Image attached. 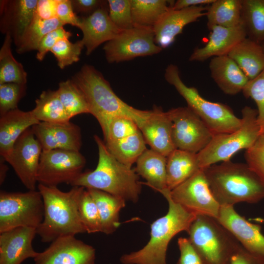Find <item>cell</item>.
I'll return each mask as SVG.
<instances>
[{"label": "cell", "mask_w": 264, "mask_h": 264, "mask_svg": "<svg viewBox=\"0 0 264 264\" xmlns=\"http://www.w3.org/2000/svg\"><path fill=\"white\" fill-rule=\"evenodd\" d=\"M71 80L84 94L89 113L98 121L104 137L113 118L123 116L131 118L139 129L151 113V110L135 109L121 100L102 73L91 65H84Z\"/></svg>", "instance_id": "obj_1"}, {"label": "cell", "mask_w": 264, "mask_h": 264, "mask_svg": "<svg viewBox=\"0 0 264 264\" xmlns=\"http://www.w3.org/2000/svg\"><path fill=\"white\" fill-rule=\"evenodd\" d=\"M94 139L98 149V162L93 171L82 172L69 185L101 190L125 201L136 202L141 191L134 169L117 160L98 135Z\"/></svg>", "instance_id": "obj_2"}, {"label": "cell", "mask_w": 264, "mask_h": 264, "mask_svg": "<svg viewBox=\"0 0 264 264\" xmlns=\"http://www.w3.org/2000/svg\"><path fill=\"white\" fill-rule=\"evenodd\" d=\"M85 189L72 186L69 191L63 192L57 186L38 184L44 216L36 232L42 242H51L60 237L86 232L79 212V201Z\"/></svg>", "instance_id": "obj_3"}, {"label": "cell", "mask_w": 264, "mask_h": 264, "mask_svg": "<svg viewBox=\"0 0 264 264\" xmlns=\"http://www.w3.org/2000/svg\"><path fill=\"white\" fill-rule=\"evenodd\" d=\"M209 188L220 206L257 203L264 198V186L246 164L230 160L203 169Z\"/></svg>", "instance_id": "obj_4"}, {"label": "cell", "mask_w": 264, "mask_h": 264, "mask_svg": "<svg viewBox=\"0 0 264 264\" xmlns=\"http://www.w3.org/2000/svg\"><path fill=\"white\" fill-rule=\"evenodd\" d=\"M167 189L161 194L169 204L167 213L151 225L150 239L141 249L123 255L120 258L123 264H167L166 254L172 238L181 231L188 232L196 216L174 202Z\"/></svg>", "instance_id": "obj_5"}, {"label": "cell", "mask_w": 264, "mask_h": 264, "mask_svg": "<svg viewBox=\"0 0 264 264\" xmlns=\"http://www.w3.org/2000/svg\"><path fill=\"white\" fill-rule=\"evenodd\" d=\"M187 233L202 264H229L242 246L225 227L211 217L197 216Z\"/></svg>", "instance_id": "obj_6"}, {"label": "cell", "mask_w": 264, "mask_h": 264, "mask_svg": "<svg viewBox=\"0 0 264 264\" xmlns=\"http://www.w3.org/2000/svg\"><path fill=\"white\" fill-rule=\"evenodd\" d=\"M164 77L173 86L187 103V107L202 120L213 135L230 133L238 130L242 119L238 118L227 105L213 102L203 98L197 89L187 86L180 78L178 67L170 64L165 69Z\"/></svg>", "instance_id": "obj_7"}, {"label": "cell", "mask_w": 264, "mask_h": 264, "mask_svg": "<svg viewBox=\"0 0 264 264\" xmlns=\"http://www.w3.org/2000/svg\"><path fill=\"white\" fill-rule=\"evenodd\" d=\"M240 128L230 133L213 135L207 146L198 153L200 169L230 160L241 150H247L252 146L261 134L257 120V109L245 106L242 110Z\"/></svg>", "instance_id": "obj_8"}, {"label": "cell", "mask_w": 264, "mask_h": 264, "mask_svg": "<svg viewBox=\"0 0 264 264\" xmlns=\"http://www.w3.org/2000/svg\"><path fill=\"white\" fill-rule=\"evenodd\" d=\"M44 205L38 190L0 192V233L19 227L37 229L43 220Z\"/></svg>", "instance_id": "obj_9"}, {"label": "cell", "mask_w": 264, "mask_h": 264, "mask_svg": "<svg viewBox=\"0 0 264 264\" xmlns=\"http://www.w3.org/2000/svg\"><path fill=\"white\" fill-rule=\"evenodd\" d=\"M110 63L128 61L139 57L160 53L162 48L155 42L153 27L134 26L121 30L103 47Z\"/></svg>", "instance_id": "obj_10"}, {"label": "cell", "mask_w": 264, "mask_h": 264, "mask_svg": "<svg viewBox=\"0 0 264 264\" xmlns=\"http://www.w3.org/2000/svg\"><path fill=\"white\" fill-rule=\"evenodd\" d=\"M86 159L80 152L62 149L43 151L37 182L47 186L70 184L83 172Z\"/></svg>", "instance_id": "obj_11"}, {"label": "cell", "mask_w": 264, "mask_h": 264, "mask_svg": "<svg viewBox=\"0 0 264 264\" xmlns=\"http://www.w3.org/2000/svg\"><path fill=\"white\" fill-rule=\"evenodd\" d=\"M172 121V136L176 149L198 154L209 143L213 134L189 107L168 111Z\"/></svg>", "instance_id": "obj_12"}, {"label": "cell", "mask_w": 264, "mask_h": 264, "mask_svg": "<svg viewBox=\"0 0 264 264\" xmlns=\"http://www.w3.org/2000/svg\"><path fill=\"white\" fill-rule=\"evenodd\" d=\"M170 196L174 202L196 216L216 219L219 216L220 206L214 198L202 169L170 191Z\"/></svg>", "instance_id": "obj_13"}, {"label": "cell", "mask_w": 264, "mask_h": 264, "mask_svg": "<svg viewBox=\"0 0 264 264\" xmlns=\"http://www.w3.org/2000/svg\"><path fill=\"white\" fill-rule=\"evenodd\" d=\"M42 148L31 128L26 130L15 143L4 160L13 168L28 190H36L37 177Z\"/></svg>", "instance_id": "obj_14"}, {"label": "cell", "mask_w": 264, "mask_h": 264, "mask_svg": "<svg viewBox=\"0 0 264 264\" xmlns=\"http://www.w3.org/2000/svg\"><path fill=\"white\" fill-rule=\"evenodd\" d=\"M35 264H95V250L74 235L60 237L33 259Z\"/></svg>", "instance_id": "obj_15"}, {"label": "cell", "mask_w": 264, "mask_h": 264, "mask_svg": "<svg viewBox=\"0 0 264 264\" xmlns=\"http://www.w3.org/2000/svg\"><path fill=\"white\" fill-rule=\"evenodd\" d=\"M43 151L62 149L80 152V128L70 121L63 123L40 122L31 127Z\"/></svg>", "instance_id": "obj_16"}, {"label": "cell", "mask_w": 264, "mask_h": 264, "mask_svg": "<svg viewBox=\"0 0 264 264\" xmlns=\"http://www.w3.org/2000/svg\"><path fill=\"white\" fill-rule=\"evenodd\" d=\"M217 220L245 249L264 257V235L260 225L247 220L233 206H221Z\"/></svg>", "instance_id": "obj_17"}, {"label": "cell", "mask_w": 264, "mask_h": 264, "mask_svg": "<svg viewBox=\"0 0 264 264\" xmlns=\"http://www.w3.org/2000/svg\"><path fill=\"white\" fill-rule=\"evenodd\" d=\"M207 8L204 5L179 10L171 8L153 27L156 44L162 49L169 47L186 25L206 15Z\"/></svg>", "instance_id": "obj_18"}, {"label": "cell", "mask_w": 264, "mask_h": 264, "mask_svg": "<svg viewBox=\"0 0 264 264\" xmlns=\"http://www.w3.org/2000/svg\"><path fill=\"white\" fill-rule=\"evenodd\" d=\"M38 2V0L1 2V30L11 36L17 46L20 44L35 18Z\"/></svg>", "instance_id": "obj_19"}, {"label": "cell", "mask_w": 264, "mask_h": 264, "mask_svg": "<svg viewBox=\"0 0 264 264\" xmlns=\"http://www.w3.org/2000/svg\"><path fill=\"white\" fill-rule=\"evenodd\" d=\"M36 229L19 227L0 233V264H22L38 252L32 246Z\"/></svg>", "instance_id": "obj_20"}, {"label": "cell", "mask_w": 264, "mask_h": 264, "mask_svg": "<svg viewBox=\"0 0 264 264\" xmlns=\"http://www.w3.org/2000/svg\"><path fill=\"white\" fill-rule=\"evenodd\" d=\"M209 30L210 34L207 43L202 47L195 48L189 61L202 62L210 58L228 55L232 49L247 37L242 25L224 27L214 26Z\"/></svg>", "instance_id": "obj_21"}, {"label": "cell", "mask_w": 264, "mask_h": 264, "mask_svg": "<svg viewBox=\"0 0 264 264\" xmlns=\"http://www.w3.org/2000/svg\"><path fill=\"white\" fill-rule=\"evenodd\" d=\"M108 3L87 17H80V28L83 34L81 39L86 48L87 55L99 45L115 37L120 32L112 22L107 6Z\"/></svg>", "instance_id": "obj_22"}, {"label": "cell", "mask_w": 264, "mask_h": 264, "mask_svg": "<svg viewBox=\"0 0 264 264\" xmlns=\"http://www.w3.org/2000/svg\"><path fill=\"white\" fill-rule=\"evenodd\" d=\"M172 121L168 111L155 107L139 130L151 149L167 157L176 149L172 139Z\"/></svg>", "instance_id": "obj_23"}, {"label": "cell", "mask_w": 264, "mask_h": 264, "mask_svg": "<svg viewBox=\"0 0 264 264\" xmlns=\"http://www.w3.org/2000/svg\"><path fill=\"white\" fill-rule=\"evenodd\" d=\"M40 122L31 110L24 111L18 108L0 117V154L3 159L10 154L19 137L28 129Z\"/></svg>", "instance_id": "obj_24"}, {"label": "cell", "mask_w": 264, "mask_h": 264, "mask_svg": "<svg viewBox=\"0 0 264 264\" xmlns=\"http://www.w3.org/2000/svg\"><path fill=\"white\" fill-rule=\"evenodd\" d=\"M211 76L225 94L235 95L249 80L238 65L228 55L211 58L209 64Z\"/></svg>", "instance_id": "obj_25"}, {"label": "cell", "mask_w": 264, "mask_h": 264, "mask_svg": "<svg viewBox=\"0 0 264 264\" xmlns=\"http://www.w3.org/2000/svg\"><path fill=\"white\" fill-rule=\"evenodd\" d=\"M166 161V157L151 149H147L137 159L134 170L146 180V185L161 193L168 189Z\"/></svg>", "instance_id": "obj_26"}, {"label": "cell", "mask_w": 264, "mask_h": 264, "mask_svg": "<svg viewBox=\"0 0 264 264\" xmlns=\"http://www.w3.org/2000/svg\"><path fill=\"white\" fill-rule=\"evenodd\" d=\"M249 80L256 77L264 70V51L261 44L246 38L229 53Z\"/></svg>", "instance_id": "obj_27"}, {"label": "cell", "mask_w": 264, "mask_h": 264, "mask_svg": "<svg viewBox=\"0 0 264 264\" xmlns=\"http://www.w3.org/2000/svg\"><path fill=\"white\" fill-rule=\"evenodd\" d=\"M200 169L198 154L174 150L166 161L167 185L171 191Z\"/></svg>", "instance_id": "obj_28"}, {"label": "cell", "mask_w": 264, "mask_h": 264, "mask_svg": "<svg viewBox=\"0 0 264 264\" xmlns=\"http://www.w3.org/2000/svg\"><path fill=\"white\" fill-rule=\"evenodd\" d=\"M94 199L100 216L101 232L109 235L119 226V213L125 206L126 201L107 192L87 189Z\"/></svg>", "instance_id": "obj_29"}, {"label": "cell", "mask_w": 264, "mask_h": 264, "mask_svg": "<svg viewBox=\"0 0 264 264\" xmlns=\"http://www.w3.org/2000/svg\"><path fill=\"white\" fill-rule=\"evenodd\" d=\"M242 0H215L207 8V25L231 27L241 23Z\"/></svg>", "instance_id": "obj_30"}, {"label": "cell", "mask_w": 264, "mask_h": 264, "mask_svg": "<svg viewBox=\"0 0 264 264\" xmlns=\"http://www.w3.org/2000/svg\"><path fill=\"white\" fill-rule=\"evenodd\" d=\"M134 26L152 27L172 8L175 1L167 0H131Z\"/></svg>", "instance_id": "obj_31"}, {"label": "cell", "mask_w": 264, "mask_h": 264, "mask_svg": "<svg viewBox=\"0 0 264 264\" xmlns=\"http://www.w3.org/2000/svg\"><path fill=\"white\" fill-rule=\"evenodd\" d=\"M241 23L247 38L264 44V0H242Z\"/></svg>", "instance_id": "obj_32"}, {"label": "cell", "mask_w": 264, "mask_h": 264, "mask_svg": "<svg viewBox=\"0 0 264 264\" xmlns=\"http://www.w3.org/2000/svg\"><path fill=\"white\" fill-rule=\"evenodd\" d=\"M31 111L40 122L63 123L70 121L57 90L43 91Z\"/></svg>", "instance_id": "obj_33"}, {"label": "cell", "mask_w": 264, "mask_h": 264, "mask_svg": "<svg viewBox=\"0 0 264 264\" xmlns=\"http://www.w3.org/2000/svg\"><path fill=\"white\" fill-rule=\"evenodd\" d=\"M105 143L117 160L130 167L147 149L146 142L140 130L123 138Z\"/></svg>", "instance_id": "obj_34"}, {"label": "cell", "mask_w": 264, "mask_h": 264, "mask_svg": "<svg viewBox=\"0 0 264 264\" xmlns=\"http://www.w3.org/2000/svg\"><path fill=\"white\" fill-rule=\"evenodd\" d=\"M12 41L11 36L6 33L0 50V84L14 83L26 85L27 74L22 65L12 55Z\"/></svg>", "instance_id": "obj_35"}, {"label": "cell", "mask_w": 264, "mask_h": 264, "mask_svg": "<svg viewBox=\"0 0 264 264\" xmlns=\"http://www.w3.org/2000/svg\"><path fill=\"white\" fill-rule=\"evenodd\" d=\"M64 25L57 17L49 20L35 17L20 44L17 46V52L23 53L37 50L40 42L45 35Z\"/></svg>", "instance_id": "obj_36"}, {"label": "cell", "mask_w": 264, "mask_h": 264, "mask_svg": "<svg viewBox=\"0 0 264 264\" xmlns=\"http://www.w3.org/2000/svg\"><path fill=\"white\" fill-rule=\"evenodd\" d=\"M56 90L70 119L80 114L89 113L84 94L71 79L60 83Z\"/></svg>", "instance_id": "obj_37"}, {"label": "cell", "mask_w": 264, "mask_h": 264, "mask_svg": "<svg viewBox=\"0 0 264 264\" xmlns=\"http://www.w3.org/2000/svg\"><path fill=\"white\" fill-rule=\"evenodd\" d=\"M79 212L86 232H101V220L96 204L86 188L80 199Z\"/></svg>", "instance_id": "obj_38"}, {"label": "cell", "mask_w": 264, "mask_h": 264, "mask_svg": "<svg viewBox=\"0 0 264 264\" xmlns=\"http://www.w3.org/2000/svg\"><path fill=\"white\" fill-rule=\"evenodd\" d=\"M84 47L82 40L72 43L68 38L59 40L50 50L61 69L78 62L80 55Z\"/></svg>", "instance_id": "obj_39"}, {"label": "cell", "mask_w": 264, "mask_h": 264, "mask_svg": "<svg viewBox=\"0 0 264 264\" xmlns=\"http://www.w3.org/2000/svg\"><path fill=\"white\" fill-rule=\"evenodd\" d=\"M242 92L245 97L255 102L261 133H264V70L256 77L249 80Z\"/></svg>", "instance_id": "obj_40"}, {"label": "cell", "mask_w": 264, "mask_h": 264, "mask_svg": "<svg viewBox=\"0 0 264 264\" xmlns=\"http://www.w3.org/2000/svg\"><path fill=\"white\" fill-rule=\"evenodd\" d=\"M109 15L114 24L120 30L134 27L131 0H108Z\"/></svg>", "instance_id": "obj_41"}, {"label": "cell", "mask_w": 264, "mask_h": 264, "mask_svg": "<svg viewBox=\"0 0 264 264\" xmlns=\"http://www.w3.org/2000/svg\"><path fill=\"white\" fill-rule=\"evenodd\" d=\"M26 92V85L14 83L0 84V115L18 108Z\"/></svg>", "instance_id": "obj_42"}, {"label": "cell", "mask_w": 264, "mask_h": 264, "mask_svg": "<svg viewBox=\"0 0 264 264\" xmlns=\"http://www.w3.org/2000/svg\"><path fill=\"white\" fill-rule=\"evenodd\" d=\"M139 129L132 119L123 116L113 118L110 121L104 141L107 143L119 140L136 133Z\"/></svg>", "instance_id": "obj_43"}, {"label": "cell", "mask_w": 264, "mask_h": 264, "mask_svg": "<svg viewBox=\"0 0 264 264\" xmlns=\"http://www.w3.org/2000/svg\"><path fill=\"white\" fill-rule=\"evenodd\" d=\"M244 157L246 164L264 186V133L260 135L252 146L246 150Z\"/></svg>", "instance_id": "obj_44"}, {"label": "cell", "mask_w": 264, "mask_h": 264, "mask_svg": "<svg viewBox=\"0 0 264 264\" xmlns=\"http://www.w3.org/2000/svg\"><path fill=\"white\" fill-rule=\"evenodd\" d=\"M72 35L71 33L64 29L63 26L52 30L45 35L39 43L37 48L36 58L42 61L48 51L60 39H69Z\"/></svg>", "instance_id": "obj_45"}, {"label": "cell", "mask_w": 264, "mask_h": 264, "mask_svg": "<svg viewBox=\"0 0 264 264\" xmlns=\"http://www.w3.org/2000/svg\"><path fill=\"white\" fill-rule=\"evenodd\" d=\"M56 17L64 25L69 24L79 27L80 18L74 12L70 0H57Z\"/></svg>", "instance_id": "obj_46"}, {"label": "cell", "mask_w": 264, "mask_h": 264, "mask_svg": "<svg viewBox=\"0 0 264 264\" xmlns=\"http://www.w3.org/2000/svg\"><path fill=\"white\" fill-rule=\"evenodd\" d=\"M177 244L180 257L176 264H202L198 255L188 238H179Z\"/></svg>", "instance_id": "obj_47"}, {"label": "cell", "mask_w": 264, "mask_h": 264, "mask_svg": "<svg viewBox=\"0 0 264 264\" xmlns=\"http://www.w3.org/2000/svg\"><path fill=\"white\" fill-rule=\"evenodd\" d=\"M229 264H264V257L249 252L242 246L233 255Z\"/></svg>", "instance_id": "obj_48"}, {"label": "cell", "mask_w": 264, "mask_h": 264, "mask_svg": "<svg viewBox=\"0 0 264 264\" xmlns=\"http://www.w3.org/2000/svg\"><path fill=\"white\" fill-rule=\"evenodd\" d=\"M57 0H38L35 17L42 20L56 18Z\"/></svg>", "instance_id": "obj_49"}, {"label": "cell", "mask_w": 264, "mask_h": 264, "mask_svg": "<svg viewBox=\"0 0 264 264\" xmlns=\"http://www.w3.org/2000/svg\"><path fill=\"white\" fill-rule=\"evenodd\" d=\"M71 1L75 13H84L88 15L108 3V0H71Z\"/></svg>", "instance_id": "obj_50"}, {"label": "cell", "mask_w": 264, "mask_h": 264, "mask_svg": "<svg viewBox=\"0 0 264 264\" xmlns=\"http://www.w3.org/2000/svg\"><path fill=\"white\" fill-rule=\"evenodd\" d=\"M215 0H177L175 1L172 8L179 10L192 6L210 5Z\"/></svg>", "instance_id": "obj_51"}, {"label": "cell", "mask_w": 264, "mask_h": 264, "mask_svg": "<svg viewBox=\"0 0 264 264\" xmlns=\"http://www.w3.org/2000/svg\"><path fill=\"white\" fill-rule=\"evenodd\" d=\"M4 162H6L4 159L2 158L0 160V183L1 185L6 177V173L8 170L7 166L4 164Z\"/></svg>", "instance_id": "obj_52"}, {"label": "cell", "mask_w": 264, "mask_h": 264, "mask_svg": "<svg viewBox=\"0 0 264 264\" xmlns=\"http://www.w3.org/2000/svg\"><path fill=\"white\" fill-rule=\"evenodd\" d=\"M262 47H263V50H264V44H262Z\"/></svg>", "instance_id": "obj_53"}]
</instances>
